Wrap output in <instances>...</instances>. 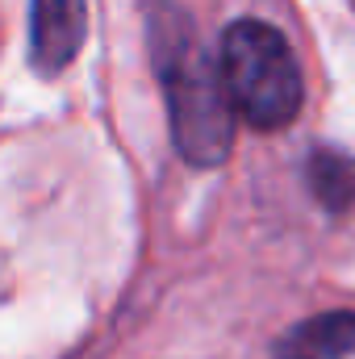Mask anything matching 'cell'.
I'll list each match as a JSON object with an SVG mask.
<instances>
[{"label":"cell","instance_id":"obj_1","mask_svg":"<svg viewBox=\"0 0 355 359\" xmlns=\"http://www.w3.org/2000/svg\"><path fill=\"white\" fill-rule=\"evenodd\" d=\"M151 25V59H155V76L168 96V117H172V138L176 151L192 168H217L226 163L230 147H234V100L226 88L222 63L209 59V50L196 38L192 17L155 0L147 13Z\"/></svg>","mask_w":355,"mask_h":359},{"label":"cell","instance_id":"obj_2","mask_svg":"<svg viewBox=\"0 0 355 359\" xmlns=\"http://www.w3.org/2000/svg\"><path fill=\"white\" fill-rule=\"evenodd\" d=\"M222 76L234 100V113L251 130H284L305 100L301 67L293 46L276 25L260 17H243L222 34Z\"/></svg>","mask_w":355,"mask_h":359},{"label":"cell","instance_id":"obj_3","mask_svg":"<svg viewBox=\"0 0 355 359\" xmlns=\"http://www.w3.org/2000/svg\"><path fill=\"white\" fill-rule=\"evenodd\" d=\"M88 34V8L84 0H34L29 4V50L38 72L55 76L63 72Z\"/></svg>","mask_w":355,"mask_h":359},{"label":"cell","instance_id":"obj_4","mask_svg":"<svg viewBox=\"0 0 355 359\" xmlns=\"http://www.w3.org/2000/svg\"><path fill=\"white\" fill-rule=\"evenodd\" d=\"M355 355V309H326L293 330H284L272 347V359H351Z\"/></svg>","mask_w":355,"mask_h":359},{"label":"cell","instance_id":"obj_5","mask_svg":"<svg viewBox=\"0 0 355 359\" xmlns=\"http://www.w3.org/2000/svg\"><path fill=\"white\" fill-rule=\"evenodd\" d=\"M305 180H309V192L318 196V205L326 213H347L355 205V163L343 151L314 147L305 159Z\"/></svg>","mask_w":355,"mask_h":359}]
</instances>
